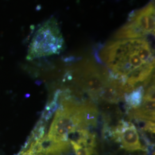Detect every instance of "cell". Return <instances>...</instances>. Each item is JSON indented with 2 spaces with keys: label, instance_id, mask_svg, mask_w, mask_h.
<instances>
[{
  "label": "cell",
  "instance_id": "6da1fadb",
  "mask_svg": "<svg viewBox=\"0 0 155 155\" xmlns=\"http://www.w3.org/2000/svg\"><path fill=\"white\" fill-rule=\"evenodd\" d=\"M99 57L110 78L119 83L124 94L139 83L145 86L153 77L155 52L148 38L114 39L102 47Z\"/></svg>",
  "mask_w": 155,
  "mask_h": 155
},
{
  "label": "cell",
  "instance_id": "7a4b0ae2",
  "mask_svg": "<svg viewBox=\"0 0 155 155\" xmlns=\"http://www.w3.org/2000/svg\"><path fill=\"white\" fill-rule=\"evenodd\" d=\"M98 116V109L92 102H79L64 95L45 136L56 143H68L70 133L79 129L96 127Z\"/></svg>",
  "mask_w": 155,
  "mask_h": 155
},
{
  "label": "cell",
  "instance_id": "3957f363",
  "mask_svg": "<svg viewBox=\"0 0 155 155\" xmlns=\"http://www.w3.org/2000/svg\"><path fill=\"white\" fill-rule=\"evenodd\" d=\"M65 48V40L57 20L51 17L42 23L33 34L27 59L32 61L58 55Z\"/></svg>",
  "mask_w": 155,
  "mask_h": 155
},
{
  "label": "cell",
  "instance_id": "277c9868",
  "mask_svg": "<svg viewBox=\"0 0 155 155\" xmlns=\"http://www.w3.org/2000/svg\"><path fill=\"white\" fill-rule=\"evenodd\" d=\"M104 139L118 147L117 151L128 155H144L154 153V147H150L139 134V130L131 121L121 120L116 127H104Z\"/></svg>",
  "mask_w": 155,
  "mask_h": 155
},
{
  "label": "cell",
  "instance_id": "5b68a950",
  "mask_svg": "<svg viewBox=\"0 0 155 155\" xmlns=\"http://www.w3.org/2000/svg\"><path fill=\"white\" fill-rule=\"evenodd\" d=\"M155 7L151 1L143 8L134 11L122 27L119 28L113 39H136L155 35Z\"/></svg>",
  "mask_w": 155,
  "mask_h": 155
},
{
  "label": "cell",
  "instance_id": "8992f818",
  "mask_svg": "<svg viewBox=\"0 0 155 155\" xmlns=\"http://www.w3.org/2000/svg\"><path fill=\"white\" fill-rule=\"evenodd\" d=\"M70 73L75 76L78 85L95 100L110 82L109 74L101 72L97 67L89 63H86Z\"/></svg>",
  "mask_w": 155,
  "mask_h": 155
},
{
  "label": "cell",
  "instance_id": "52a82bcc",
  "mask_svg": "<svg viewBox=\"0 0 155 155\" xmlns=\"http://www.w3.org/2000/svg\"><path fill=\"white\" fill-rule=\"evenodd\" d=\"M71 148L75 155H99L95 133L87 129L77 130L68 136Z\"/></svg>",
  "mask_w": 155,
  "mask_h": 155
},
{
  "label": "cell",
  "instance_id": "ba28073f",
  "mask_svg": "<svg viewBox=\"0 0 155 155\" xmlns=\"http://www.w3.org/2000/svg\"><path fill=\"white\" fill-rule=\"evenodd\" d=\"M130 117L136 120H146L155 122V102L143 101L141 105L132 110Z\"/></svg>",
  "mask_w": 155,
  "mask_h": 155
},
{
  "label": "cell",
  "instance_id": "9c48e42d",
  "mask_svg": "<svg viewBox=\"0 0 155 155\" xmlns=\"http://www.w3.org/2000/svg\"><path fill=\"white\" fill-rule=\"evenodd\" d=\"M144 93V86H140L131 92L124 94V99L130 109H136L139 108L143 103Z\"/></svg>",
  "mask_w": 155,
  "mask_h": 155
},
{
  "label": "cell",
  "instance_id": "30bf717a",
  "mask_svg": "<svg viewBox=\"0 0 155 155\" xmlns=\"http://www.w3.org/2000/svg\"><path fill=\"white\" fill-rule=\"evenodd\" d=\"M143 101L155 102V84L151 85L144 93Z\"/></svg>",
  "mask_w": 155,
  "mask_h": 155
},
{
  "label": "cell",
  "instance_id": "8fae6325",
  "mask_svg": "<svg viewBox=\"0 0 155 155\" xmlns=\"http://www.w3.org/2000/svg\"><path fill=\"white\" fill-rule=\"evenodd\" d=\"M17 155H38L34 150L33 149L28 146L27 145H24L21 150L19 152V153Z\"/></svg>",
  "mask_w": 155,
  "mask_h": 155
},
{
  "label": "cell",
  "instance_id": "7c38bea8",
  "mask_svg": "<svg viewBox=\"0 0 155 155\" xmlns=\"http://www.w3.org/2000/svg\"><path fill=\"white\" fill-rule=\"evenodd\" d=\"M154 155V153H150V154H146V155Z\"/></svg>",
  "mask_w": 155,
  "mask_h": 155
}]
</instances>
